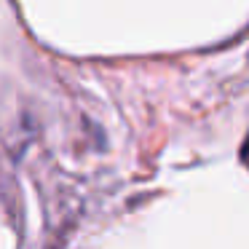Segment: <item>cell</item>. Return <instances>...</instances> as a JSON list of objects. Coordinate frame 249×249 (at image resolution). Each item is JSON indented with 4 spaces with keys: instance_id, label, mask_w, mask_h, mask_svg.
Returning a JSON list of instances; mask_svg holds the SVG:
<instances>
[{
    "instance_id": "cell-1",
    "label": "cell",
    "mask_w": 249,
    "mask_h": 249,
    "mask_svg": "<svg viewBox=\"0 0 249 249\" xmlns=\"http://www.w3.org/2000/svg\"><path fill=\"white\" fill-rule=\"evenodd\" d=\"M241 161L247 163V169H249V137L244 140V145H241Z\"/></svg>"
}]
</instances>
